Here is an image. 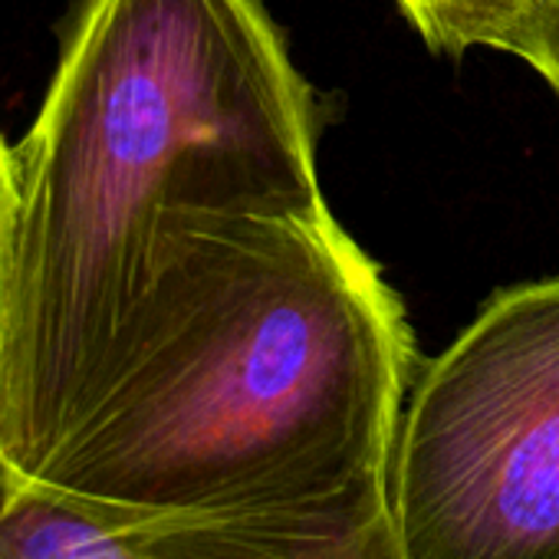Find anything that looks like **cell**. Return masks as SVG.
<instances>
[{
  "mask_svg": "<svg viewBox=\"0 0 559 559\" xmlns=\"http://www.w3.org/2000/svg\"><path fill=\"white\" fill-rule=\"evenodd\" d=\"M408 372L405 313L330 211H185L17 480L145 516L326 510L389 487Z\"/></svg>",
  "mask_w": 559,
  "mask_h": 559,
  "instance_id": "obj_1",
  "label": "cell"
},
{
  "mask_svg": "<svg viewBox=\"0 0 559 559\" xmlns=\"http://www.w3.org/2000/svg\"><path fill=\"white\" fill-rule=\"evenodd\" d=\"M185 211H326L287 47L260 0H83L14 148L4 474L60 431Z\"/></svg>",
  "mask_w": 559,
  "mask_h": 559,
  "instance_id": "obj_2",
  "label": "cell"
},
{
  "mask_svg": "<svg viewBox=\"0 0 559 559\" xmlns=\"http://www.w3.org/2000/svg\"><path fill=\"white\" fill-rule=\"evenodd\" d=\"M399 559H559V276L493 297L402 408Z\"/></svg>",
  "mask_w": 559,
  "mask_h": 559,
  "instance_id": "obj_3",
  "label": "cell"
},
{
  "mask_svg": "<svg viewBox=\"0 0 559 559\" xmlns=\"http://www.w3.org/2000/svg\"><path fill=\"white\" fill-rule=\"evenodd\" d=\"M0 559H399L389 487L326 510L145 516L0 471Z\"/></svg>",
  "mask_w": 559,
  "mask_h": 559,
  "instance_id": "obj_4",
  "label": "cell"
},
{
  "mask_svg": "<svg viewBox=\"0 0 559 559\" xmlns=\"http://www.w3.org/2000/svg\"><path fill=\"white\" fill-rule=\"evenodd\" d=\"M421 37L448 53L497 47L526 0H399Z\"/></svg>",
  "mask_w": 559,
  "mask_h": 559,
  "instance_id": "obj_5",
  "label": "cell"
},
{
  "mask_svg": "<svg viewBox=\"0 0 559 559\" xmlns=\"http://www.w3.org/2000/svg\"><path fill=\"white\" fill-rule=\"evenodd\" d=\"M497 50L536 67L559 93V0H526L503 31Z\"/></svg>",
  "mask_w": 559,
  "mask_h": 559,
  "instance_id": "obj_6",
  "label": "cell"
},
{
  "mask_svg": "<svg viewBox=\"0 0 559 559\" xmlns=\"http://www.w3.org/2000/svg\"><path fill=\"white\" fill-rule=\"evenodd\" d=\"M14 211V148L0 139V340H4V300H8V240Z\"/></svg>",
  "mask_w": 559,
  "mask_h": 559,
  "instance_id": "obj_7",
  "label": "cell"
}]
</instances>
